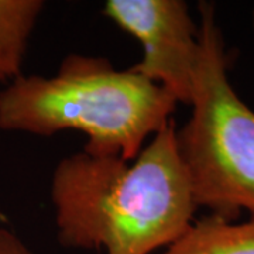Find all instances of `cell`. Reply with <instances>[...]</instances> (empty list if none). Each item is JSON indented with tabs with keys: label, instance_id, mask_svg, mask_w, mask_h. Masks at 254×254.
<instances>
[{
	"label": "cell",
	"instance_id": "1",
	"mask_svg": "<svg viewBox=\"0 0 254 254\" xmlns=\"http://www.w3.org/2000/svg\"><path fill=\"white\" fill-rule=\"evenodd\" d=\"M50 196L60 245L108 254H151L170 247L198 209L173 122L133 161L85 151L61 160Z\"/></svg>",
	"mask_w": 254,
	"mask_h": 254
},
{
	"label": "cell",
	"instance_id": "2",
	"mask_svg": "<svg viewBox=\"0 0 254 254\" xmlns=\"http://www.w3.org/2000/svg\"><path fill=\"white\" fill-rule=\"evenodd\" d=\"M178 102L131 68L118 71L102 57L69 54L55 75H21L0 91V130L88 136L83 151L133 161L171 123Z\"/></svg>",
	"mask_w": 254,
	"mask_h": 254
},
{
	"label": "cell",
	"instance_id": "3",
	"mask_svg": "<svg viewBox=\"0 0 254 254\" xmlns=\"http://www.w3.org/2000/svg\"><path fill=\"white\" fill-rule=\"evenodd\" d=\"M199 13L192 115L177 130V145L196 206L236 222L243 212L254 218V112L229 81L213 4L202 1Z\"/></svg>",
	"mask_w": 254,
	"mask_h": 254
},
{
	"label": "cell",
	"instance_id": "4",
	"mask_svg": "<svg viewBox=\"0 0 254 254\" xmlns=\"http://www.w3.org/2000/svg\"><path fill=\"white\" fill-rule=\"evenodd\" d=\"M103 14L141 44L131 68L190 106L199 60V27L182 0H109Z\"/></svg>",
	"mask_w": 254,
	"mask_h": 254
},
{
	"label": "cell",
	"instance_id": "5",
	"mask_svg": "<svg viewBox=\"0 0 254 254\" xmlns=\"http://www.w3.org/2000/svg\"><path fill=\"white\" fill-rule=\"evenodd\" d=\"M164 254H254V218L229 222L210 215L193 220Z\"/></svg>",
	"mask_w": 254,
	"mask_h": 254
},
{
	"label": "cell",
	"instance_id": "6",
	"mask_svg": "<svg viewBox=\"0 0 254 254\" xmlns=\"http://www.w3.org/2000/svg\"><path fill=\"white\" fill-rule=\"evenodd\" d=\"M44 9L41 0H0V82L23 75L28 41Z\"/></svg>",
	"mask_w": 254,
	"mask_h": 254
},
{
	"label": "cell",
	"instance_id": "7",
	"mask_svg": "<svg viewBox=\"0 0 254 254\" xmlns=\"http://www.w3.org/2000/svg\"><path fill=\"white\" fill-rule=\"evenodd\" d=\"M0 254H36L17 235L0 227Z\"/></svg>",
	"mask_w": 254,
	"mask_h": 254
},
{
	"label": "cell",
	"instance_id": "8",
	"mask_svg": "<svg viewBox=\"0 0 254 254\" xmlns=\"http://www.w3.org/2000/svg\"><path fill=\"white\" fill-rule=\"evenodd\" d=\"M253 24H254V13H253Z\"/></svg>",
	"mask_w": 254,
	"mask_h": 254
}]
</instances>
